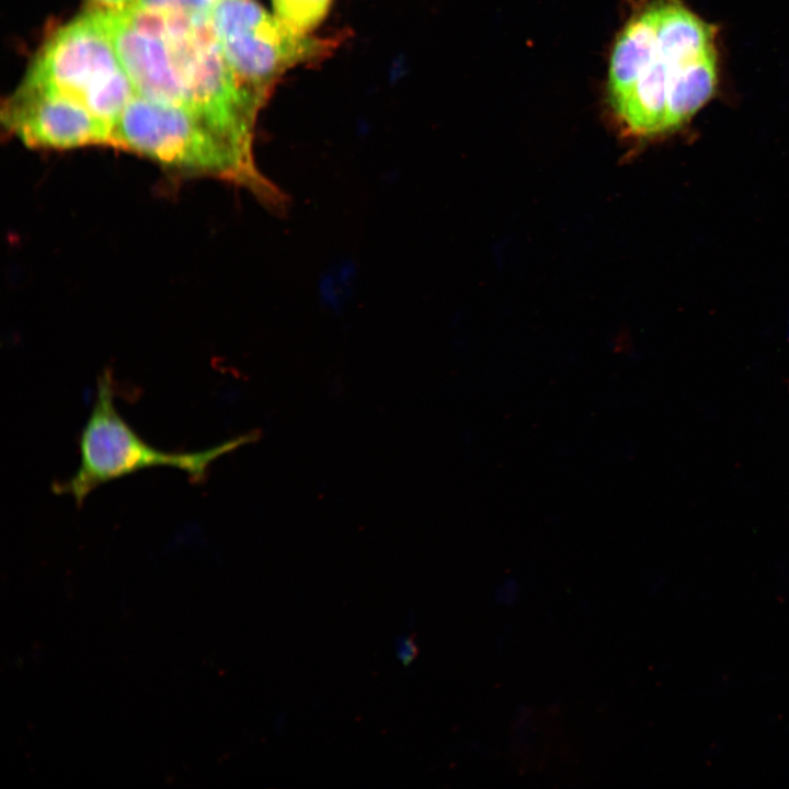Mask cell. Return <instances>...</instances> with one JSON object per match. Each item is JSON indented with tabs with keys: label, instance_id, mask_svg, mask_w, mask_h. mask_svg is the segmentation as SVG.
I'll use <instances>...</instances> for the list:
<instances>
[{
	"label": "cell",
	"instance_id": "cell-4",
	"mask_svg": "<svg viewBox=\"0 0 789 789\" xmlns=\"http://www.w3.org/2000/svg\"><path fill=\"white\" fill-rule=\"evenodd\" d=\"M210 21L237 79L265 99L285 72L323 60L339 43L299 33L252 0H216Z\"/></svg>",
	"mask_w": 789,
	"mask_h": 789
},
{
	"label": "cell",
	"instance_id": "cell-1",
	"mask_svg": "<svg viewBox=\"0 0 789 789\" xmlns=\"http://www.w3.org/2000/svg\"><path fill=\"white\" fill-rule=\"evenodd\" d=\"M114 148L156 162L168 172L241 185L272 208L284 195L258 170L249 151L184 106L135 95L113 128Z\"/></svg>",
	"mask_w": 789,
	"mask_h": 789
},
{
	"label": "cell",
	"instance_id": "cell-6",
	"mask_svg": "<svg viewBox=\"0 0 789 789\" xmlns=\"http://www.w3.org/2000/svg\"><path fill=\"white\" fill-rule=\"evenodd\" d=\"M5 130L31 149L114 148L113 127L83 105L25 83L1 108Z\"/></svg>",
	"mask_w": 789,
	"mask_h": 789
},
{
	"label": "cell",
	"instance_id": "cell-10",
	"mask_svg": "<svg viewBox=\"0 0 789 789\" xmlns=\"http://www.w3.org/2000/svg\"><path fill=\"white\" fill-rule=\"evenodd\" d=\"M332 0H272L275 15L290 28L309 34L328 15Z\"/></svg>",
	"mask_w": 789,
	"mask_h": 789
},
{
	"label": "cell",
	"instance_id": "cell-8",
	"mask_svg": "<svg viewBox=\"0 0 789 789\" xmlns=\"http://www.w3.org/2000/svg\"><path fill=\"white\" fill-rule=\"evenodd\" d=\"M656 44L671 68L713 49V28L675 0H658Z\"/></svg>",
	"mask_w": 789,
	"mask_h": 789
},
{
	"label": "cell",
	"instance_id": "cell-7",
	"mask_svg": "<svg viewBox=\"0 0 789 789\" xmlns=\"http://www.w3.org/2000/svg\"><path fill=\"white\" fill-rule=\"evenodd\" d=\"M99 10L136 94L153 102L185 107L182 82L167 41L134 26L122 10Z\"/></svg>",
	"mask_w": 789,
	"mask_h": 789
},
{
	"label": "cell",
	"instance_id": "cell-13",
	"mask_svg": "<svg viewBox=\"0 0 789 789\" xmlns=\"http://www.w3.org/2000/svg\"><path fill=\"white\" fill-rule=\"evenodd\" d=\"M102 9L121 10L129 7L135 0H92Z\"/></svg>",
	"mask_w": 789,
	"mask_h": 789
},
{
	"label": "cell",
	"instance_id": "cell-9",
	"mask_svg": "<svg viewBox=\"0 0 789 789\" xmlns=\"http://www.w3.org/2000/svg\"><path fill=\"white\" fill-rule=\"evenodd\" d=\"M717 83L714 49L671 69L663 134L686 123L712 95Z\"/></svg>",
	"mask_w": 789,
	"mask_h": 789
},
{
	"label": "cell",
	"instance_id": "cell-3",
	"mask_svg": "<svg viewBox=\"0 0 789 789\" xmlns=\"http://www.w3.org/2000/svg\"><path fill=\"white\" fill-rule=\"evenodd\" d=\"M164 14L163 38L182 82L185 107L252 151L255 117L266 99L243 85L228 66L210 12Z\"/></svg>",
	"mask_w": 789,
	"mask_h": 789
},
{
	"label": "cell",
	"instance_id": "cell-11",
	"mask_svg": "<svg viewBox=\"0 0 789 789\" xmlns=\"http://www.w3.org/2000/svg\"><path fill=\"white\" fill-rule=\"evenodd\" d=\"M216 0H135L132 4L172 13H208Z\"/></svg>",
	"mask_w": 789,
	"mask_h": 789
},
{
	"label": "cell",
	"instance_id": "cell-12",
	"mask_svg": "<svg viewBox=\"0 0 789 789\" xmlns=\"http://www.w3.org/2000/svg\"><path fill=\"white\" fill-rule=\"evenodd\" d=\"M419 647L412 637H402L397 640V656L405 666L418 656Z\"/></svg>",
	"mask_w": 789,
	"mask_h": 789
},
{
	"label": "cell",
	"instance_id": "cell-5",
	"mask_svg": "<svg viewBox=\"0 0 789 789\" xmlns=\"http://www.w3.org/2000/svg\"><path fill=\"white\" fill-rule=\"evenodd\" d=\"M122 68L100 10L59 28L37 54L23 83L84 106Z\"/></svg>",
	"mask_w": 789,
	"mask_h": 789
},
{
	"label": "cell",
	"instance_id": "cell-2",
	"mask_svg": "<svg viewBox=\"0 0 789 789\" xmlns=\"http://www.w3.org/2000/svg\"><path fill=\"white\" fill-rule=\"evenodd\" d=\"M260 436V432L251 431L204 450H160L146 443L119 415L114 404L113 377L105 369L98 377L93 405L79 435L78 469L67 480L55 482L53 491L70 496L80 506L101 484L152 467L182 470L193 483H201L217 458Z\"/></svg>",
	"mask_w": 789,
	"mask_h": 789
}]
</instances>
